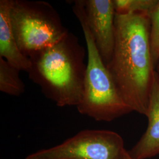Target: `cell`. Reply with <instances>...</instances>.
I'll use <instances>...</instances> for the list:
<instances>
[{
  "instance_id": "cell-1",
  "label": "cell",
  "mask_w": 159,
  "mask_h": 159,
  "mask_svg": "<svg viewBox=\"0 0 159 159\" xmlns=\"http://www.w3.org/2000/svg\"><path fill=\"white\" fill-rule=\"evenodd\" d=\"M113 55L107 68L120 96L132 110L146 116L156 71L150 41V16L116 14Z\"/></svg>"
},
{
  "instance_id": "cell-2",
  "label": "cell",
  "mask_w": 159,
  "mask_h": 159,
  "mask_svg": "<svg viewBox=\"0 0 159 159\" xmlns=\"http://www.w3.org/2000/svg\"><path fill=\"white\" fill-rule=\"evenodd\" d=\"M85 55L79 38L69 32L57 43L29 57V79L57 106L77 107L84 91Z\"/></svg>"
},
{
  "instance_id": "cell-3",
  "label": "cell",
  "mask_w": 159,
  "mask_h": 159,
  "mask_svg": "<svg viewBox=\"0 0 159 159\" xmlns=\"http://www.w3.org/2000/svg\"><path fill=\"white\" fill-rule=\"evenodd\" d=\"M73 10L79 20L87 48L84 91L76 107L80 113L98 121L110 122L132 111L120 94L108 68L102 61L86 22L83 0L74 1Z\"/></svg>"
},
{
  "instance_id": "cell-4",
  "label": "cell",
  "mask_w": 159,
  "mask_h": 159,
  "mask_svg": "<svg viewBox=\"0 0 159 159\" xmlns=\"http://www.w3.org/2000/svg\"><path fill=\"white\" fill-rule=\"evenodd\" d=\"M10 16L18 46L29 58L69 33L56 10L45 1L11 0Z\"/></svg>"
},
{
  "instance_id": "cell-5",
  "label": "cell",
  "mask_w": 159,
  "mask_h": 159,
  "mask_svg": "<svg viewBox=\"0 0 159 159\" xmlns=\"http://www.w3.org/2000/svg\"><path fill=\"white\" fill-rule=\"evenodd\" d=\"M122 137L113 131L84 130L52 148L25 159H122L126 152Z\"/></svg>"
},
{
  "instance_id": "cell-6",
  "label": "cell",
  "mask_w": 159,
  "mask_h": 159,
  "mask_svg": "<svg viewBox=\"0 0 159 159\" xmlns=\"http://www.w3.org/2000/svg\"><path fill=\"white\" fill-rule=\"evenodd\" d=\"M85 20L97 50L107 67L115 44L116 11L113 0H83Z\"/></svg>"
},
{
  "instance_id": "cell-7",
  "label": "cell",
  "mask_w": 159,
  "mask_h": 159,
  "mask_svg": "<svg viewBox=\"0 0 159 159\" xmlns=\"http://www.w3.org/2000/svg\"><path fill=\"white\" fill-rule=\"evenodd\" d=\"M146 131L128 153L133 159H150L159 155V75L156 71L150 91Z\"/></svg>"
},
{
  "instance_id": "cell-8",
  "label": "cell",
  "mask_w": 159,
  "mask_h": 159,
  "mask_svg": "<svg viewBox=\"0 0 159 159\" xmlns=\"http://www.w3.org/2000/svg\"><path fill=\"white\" fill-rule=\"evenodd\" d=\"M10 5L11 0L0 1V58L20 71L28 73L31 62L18 46L10 21Z\"/></svg>"
},
{
  "instance_id": "cell-9",
  "label": "cell",
  "mask_w": 159,
  "mask_h": 159,
  "mask_svg": "<svg viewBox=\"0 0 159 159\" xmlns=\"http://www.w3.org/2000/svg\"><path fill=\"white\" fill-rule=\"evenodd\" d=\"M19 72V70L0 58V91L12 96H20L24 93L25 85Z\"/></svg>"
},
{
  "instance_id": "cell-10",
  "label": "cell",
  "mask_w": 159,
  "mask_h": 159,
  "mask_svg": "<svg viewBox=\"0 0 159 159\" xmlns=\"http://www.w3.org/2000/svg\"><path fill=\"white\" fill-rule=\"evenodd\" d=\"M158 0H114L116 14L143 13L150 16Z\"/></svg>"
},
{
  "instance_id": "cell-11",
  "label": "cell",
  "mask_w": 159,
  "mask_h": 159,
  "mask_svg": "<svg viewBox=\"0 0 159 159\" xmlns=\"http://www.w3.org/2000/svg\"><path fill=\"white\" fill-rule=\"evenodd\" d=\"M150 41L154 64L159 61V1L150 16Z\"/></svg>"
},
{
  "instance_id": "cell-12",
  "label": "cell",
  "mask_w": 159,
  "mask_h": 159,
  "mask_svg": "<svg viewBox=\"0 0 159 159\" xmlns=\"http://www.w3.org/2000/svg\"><path fill=\"white\" fill-rule=\"evenodd\" d=\"M133 159L129 155V154L128 153V150H127L126 151V152H125V155H124V156H123V159Z\"/></svg>"
},
{
  "instance_id": "cell-13",
  "label": "cell",
  "mask_w": 159,
  "mask_h": 159,
  "mask_svg": "<svg viewBox=\"0 0 159 159\" xmlns=\"http://www.w3.org/2000/svg\"><path fill=\"white\" fill-rule=\"evenodd\" d=\"M157 64H158V66H157V73H158L159 75V61Z\"/></svg>"
}]
</instances>
